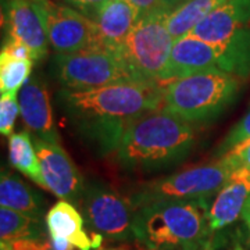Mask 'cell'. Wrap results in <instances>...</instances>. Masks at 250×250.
<instances>
[{
    "instance_id": "obj_1",
    "label": "cell",
    "mask_w": 250,
    "mask_h": 250,
    "mask_svg": "<svg viewBox=\"0 0 250 250\" xmlns=\"http://www.w3.org/2000/svg\"><path fill=\"white\" fill-rule=\"evenodd\" d=\"M164 85L141 81L117 82L89 90L62 89L57 102L85 142L96 152L117 150L136 118L160 108Z\"/></svg>"
},
{
    "instance_id": "obj_2",
    "label": "cell",
    "mask_w": 250,
    "mask_h": 250,
    "mask_svg": "<svg viewBox=\"0 0 250 250\" xmlns=\"http://www.w3.org/2000/svg\"><path fill=\"white\" fill-rule=\"evenodd\" d=\"M195 143L193 125L160 107L128 126L117 147V159L128 170H164L185 160Z\"/></svg>"
},
{
    "instance_id": "obj_3",
    "label": "cell",
    "mask_w": 250,
    "mask_h": 250,
    "mask_svg": "<svg viewBox=\"0 0 250 250\" xmlns=\"http://www.w3.org/2000/svg\"><path fill=\"white\" fill-rule=\"evenodd\" d=\"M211 202L157 199L136 205L135 241L145 250H199L211 239Z\"/></svg>"
},
{
    "instance_id": "obj_4",
    "label": "cell",
    "mask_w": 250,
    "mask_h": 250,
    "mask_svg": "<svg viewBox=\"0 0 250 250\" xmlns=\"http://www.w3.org/2000/svg\"><path fill=\"white\" fill-rule=\"evenodd\" d=\"M241 86V77L218 68L195 72L164 86L163 108L189 124H206L232 106Z\"/></svg>"
},
{
    "instance_id": "obj_5",
    "label": "cell",
    "mask_w": 250,
    "mask_h": 250,
    "mask_svg": "<svg viewBox=\"0 0 250 250\" xmlns=\"http://www.w3.org/2000/svg\"><path fill=\"white\" fill-rule=\"evenodd\" d=\"M171 10H160L139 18L125 41L121 56L136 81L164 85L174 38L167 28Z\"/></svg>"
},
{
    "instance_id": "obj_6",
    "label": "cell",
    "mask_w": 250,
    "mask_h": 250,
    "mask_svg": "<svg viewBox=\"0 0 250 250\" xmlns=\"http://www.w3.org/2000/svg\"><path fill=\"white\" fill-rule=\"evenodd\" d=\"M56 74L65 89L71 90L98 89L136 81L121 54L98 45L71 54H57Z\"/></svg>"
},
{
    "instance_id": "obj_7",
    "label": "cell",
    "mask_w": 250,
    "mask_h": 250,
    "mask_svg": "<svg viewBox=\"0 0 250 250\" xmlns=\"http://www.w3.org/2000/svg\"><path fill=\"white\" fill-rule=\"evenodd\" d=\"M232 172L233 170L227 161L218 159L211 164L188 168L167 178L146 184L132 200L135 206L157 199L210 202V199L225 185Z\"/></svg>"
},
{
    "instance_id": "obj_8",
    "label": "cell",
    "mask_w": 250,
    "mask_h": 250,
    "mask_svg": "<svg viewBox=\"0 0 250 250\" xmlns=\"http://www.w3.org/2000/svg\"><path fill=\"white\" fill-rule=\"evenodd\" d=\"M90 233L111 242L135 241L134 221L136 206L132 199L99 184L85 188L80 205Z\"/></svg>"
},
{
    "instance_id": "obj_9",
    "label": "cell",
    "mask_w": 250,
    "mask_h": 250,
    "mask_svg": "<svg viewBox=\"0 0 250 250\" xmlns=\"http://www.w3.org/2000/svg\"><path fill=\"white\" fill-rule=\"evenodd\" d=\"M43 22L49 43L57 54H71L98 45L93 20L52 0H31Z\"/></svg>"
},
{
    "instance_id": "obj_10",
    "label": "cell",
    "mask_w": 250,
    "mask_h": 250,
    "mask_svg": "<svg viewBox=\"0 0 250 250\" xmlns=\"http://www.w3.org/2000/svg\"><path fill=\"white\" fill-rule=\"evenodd\" d=\"M34 145L46 189H49L62 200L71 202L72 205H80L85 190L83 181L67 152L59 142H50L41 138L34 139Z\"/></svg>"
},
{
    "instance_id": "obj_11",
    "label": "cell",
    "mask_w": 250,
    "mask_h": 250,
    "mask_svg": "<svg viewBox=\"0 0 250 250\" xmlns=\"http://www.w3.org/2000/svg\"><path fill=\"white\" fill-rule=\"evenodd\" d=\"M214 46L250 41V0H227L190 32Z\"/></svg>"
},
{
    "instance_id": "obj_12",
    "label": "cell",
    "mask_w": 250,
    "mask_h": 250,
    "mask_svg": "<svg viewBox=\"0 0 250 250\" xmlns=\"http://www.w3.org/2000/svg\"><path fill=\"white\" fill-rule=\"evenodd\" d=\"M224 54L218 46L210 45L197 36L188 34L174 42L167 82L210 68L224 71Z\"/></svg>"
},
{
    "instance_id": "obj_13",
    "label": "cell",
    "mask_w": 250,
    "mask_h": 250,
    "mask_svg": "<svg viewBox=\"0 0 250 250\" xmlns=\"http://www.w3.org/2000/svg\"><path fill=\"white\" fill-rule=\"evenodd\" d=\"M45 225L50 239H62L77 250H98L104 239L102 235L86 232L82 213L67 200H60L47 210Z\"/></svg>"
},
{
    "instance_id": "obj_14",
    "label": "cell",
    "mask_w": 250,
    "mask_h": 250,
    "mask_svg": "<svg viewBox=\"0 0 250 250\" xmlns=\"http://www.w3.org/2000/svg\"><path fill=\"white\" fill-rule=\"evenodd\" d=\"M18 102L22 121L25 123L28 129L38 135V138L41 139L59 142L50 98L45 82L38 75L31 77L21 88Z\"/></svg>"
},
{
    "instance_id": "obj_15",
    "label": "cell",
    "mask_w": 250,
    "mask_h": 250,
    "mask_svg": "<svg viewBox=\"0 0 250 250\" xmlns=\"http://www.w3.org/2000/svg\"><path fill=\"white\" fill-rule=\"evenodd\" d=\"M7 25L10 38L27 46L34 60H42L47 54L49 39L31 0H7Z\"/></svg>"
},
{
    "instance_id": "obj_16",
    "label": "cell",
    "mask_w": 250,
    "mask_h": 250,
    "mask_svg": "<svg viewBox=\"0 0 250 250\" xmlns=\"http://www.w3.org/2000/svg\"><path fill=\"white\" fill-rule=\"evenodd\" d=\"M250 197V171L236 170L214 196L208 208V225L211 233L232 225L243 213Z\"/></svg>"
},
{
    "instance_id": "obj_17",
    "label": "cell",
    "mask_w": 250,
    "mask_h": 250,
    "mask_svg": "<svg viewBox=\"0 0 250 250\" xmlns=\"http://www.w3.org/2000/svg\"><path fill=\"white\" fill-rule=\"evenodd\" d=\"M139 18V11L128 0H110L93 20L98 32V46L121 54L125 41Z\"/></svg>"
},
{
    "instance_id": "obj_18",
    "label": "cell",
    "mask_w": 250,
    "mask_h": 250,
    "mask_svg": "<svg viewBox=\"0 0 250 250\" xmlns=\"http://www.w3.org/2000/svg\"><path fill=\"white\" fill-rule=\"evenodd\" d=\"M0 207L13 208L42 220L45 214V202L34 189L27 187L21 179L1 172L0 178Z\"/></svg>"
},
{
    "instance_id": "obj_19",
    "label": "cell",
    "mask_w": 250,
    "mask_h": 250,
    "mask_svg": "<svg viewBox=\"0 0 250 250\" xmlns=\"http://www.w3.org/2000/svg\"><path fill=\"white\" fill-rule=\"evenodd\" d=\"M227 0H185L168 13L167 28L174 41L190 34L208 14Z\"/></svg>"
},
{
    "instance_id": "obj_20",
    "label": "cell",
    "mask_w": 250,
    "mask_h": 250,
    "mask_svg": "<svg viewBox=\"0 0 250 250\" xmlns=\"http://www.w3.org/2000/svg\"><path fill=\"white\" fill-rule=\"evenodd\" d=\"M9 161L14 168H17L25 177L32 179L36 185L46 189L45 179L41 171V164L36 154L35 145L28 131L16 132L10 136Z\"/></svg>"
},
{
    "instance_id": "obj_21",
    "label": "cell",
    "mask_w": 250,
    "mask_h": 250,
    "mask_svg": "<svg viewBox=\"0 0 250 250\" xmlns=\"http://www.w3.org/2000/svg\"><path fill=\"white\" fill-rule=\"evenodd\" d=\"M45 227L42 220L16 211L13 208L0 207V239L13 242L20 239H43Z\"/></svg>"
},
{
    "instance_id": "obj_22",
    "label": "cell",
    "mask_w": 250,
    "mask_h": 250,
    "mask_svg": "<svg viewBox=\"0 0 250 250\" xmlns=\"http://www.w3.org/2000/svg\"><path fill=\"white\" fill-rule=\"evenodd\" d=\"M32 70V60H13L0 57V90L17 93L27 83Z\"/></svg>"
},
{
    "instance_id": "obj_23",
    "label": "cell",
    "mask_w": 250,
    "mask_h": 250,
    "mask_svg": "<svg viewBox=\"0 0 250 250\" xmlns=\"http://www.w3.org/2000/svg\"><path fill=\"white\" fill-rule=\"evenodd\" d=\"M17 93H1L0 98V132L3 136H11L16 118L20 114Z\"/></svg>"
},
{
    "instance_id": "obj_24",
    "label": "cell",
    "mask_w": 250,
    "mask_h": 250,
    "mask_svg": "<svg viewBox=\"0 0 250 250\" xmlns=\"http://www.w3.org/2000/svg\"><path fill=\"white\" fill-rule=\"evenodd\" d=\"M250 139V110L243 116L241 121L233 126L232 129L228 132V135L224 138V141L220 145V147L215 152V157L221 159L233 147L238 145L246 142Z\"/></svg>"
},
{
    "instance_id": "obj_25",
    "label": "cell",
    "mask_w": 250,
    "mask_h": 250,
    "mask_svg": "<svg viewBox=\"0 0 250 250\" xmlns=\"http://www.w3.org/2000/svg\"><path fill=\"white\" fill-rule=\"evenodd\" d=\"M221 159L228 163L233 171L248 170L250 171V139L238 145L232 150L227 153Z\"/></svg>"
},
{
    "instance_id": "obj_26",
    "label": "cell",
    "mask_w": 250,
    "mask_h": 250,
    "mask_svg": "<svg viewBox=\"0 0 250 250\" xmlns=\"http://www.w3.org/2000/svg\"><path fill=\"white\" fill-rule=\"evenodd\" d=\"M0 57H7L13 60H34L32 52L27 46L13 38H9V41L3 45Z\"/></svg>"
},
{
    "instance_id": "obj_27",
    "label": "cell",
    "mask_w": 250,
    "mask_h": 250,
    "mask_svg": "<svg viewBox=\"0 0 250 250\" xmlns=\"http://www.w3.org/2000/svg\"><path fill=\"white\" fill-rule=\"evenodd\" d=\"M67 1L74 9L81 11L83 16H86L90 20H95L110 0H67Z\"/></svg>"
},
{
    "instance_id": "obj_28",
    "label": "cell",
    "mask_w": 250,
    "mask_h": 250,
    "mask_svg": "<svg viewBox=\"0 0 250 250\" xmlns=\"http://www.w3.org/2000/svg\"><path fill=\"white\" fill-rule=\"evenodd\" d=\"M0 248L6 250H50V242L43 239H20L13 242H1Z\"/></svg>"
},
{
    "instance_id": "obj_29",
    "label": "cell",
    "mask_w": 250,
    "mask_h": 250,
    "mask_svg": "<svg viewBox=\"0 0 250 250\" xmlns=\"http://www.w3.org/2000/svg\"><path fill=\"white\" fill-rule=\"evenodd\" d=\"M128 1L139 11L141 17L149 16L160 10H170L166 6L164 0H128Z\"/></svg>"
},
{
    "instance_id": "obj_30",
    "label": "cell",
    "mask_w": 250,
    "mask_h": 250,
    "mask_svg": "<svg viewBox=\"0 0 250 250\" xmlns=\"http://www.w3.org/2000/svg\"><path fill=\"white\" fill-rule=\"evenodd\" d=\"M242 218H243V221H245V224H246V227H248V229H249L250 232V197L248 199L246 205H245L243 213H242Z\"/></svg>"
},
{
    "instance_id": "obj_31",
    "label": "cell",
    "mask_w": 250,
    "mask_h": 250,
    "mask_svg": "<svg viewBox=\"0 0 250 250\" xmlns=\"http://www.w3.org/2000/svg\"><path fill=\"white\" fill-rule=\"evenodd\" d=\"M182 1H185V0H164V3H166V6L168 7L170 10H172V7L175 9L177 6H179Z\"/></svg>"
},
{
    "instance_id": "obj_32",
    "label": "cell",
    "mask_w": 250,
    "mask_h": 250,
    "mask_svg": "<svg viewBox=\"0 0 250 250\" xmlns=\"http://www.w3.org/2000/svg\"><path fill=\"white\" fill-rule=\"evenodd\" d=\"M199 250H214V242H213V239H210L202 249Z\"/></svg>"
},
{
    "instance_id": "obj_33",
    "label": "cell",
    "mask_w": 250,
    "mask_h": 250,
    "mask_svg": "<svg viewBox=\"0 0 250 250\" xmlns=\"http://www.w3.org/2000/svg\"><path fill=\"white\" fill-rule=\"evenodd\" d=\"M110 250H139V249H129V248H117V249H110ZM145 250V249H143Z\"/></svg>"
},
{
    "instance_id": "obj_34",
    "label": "cell",
    "mask_w": 250,
    "mask_h": 250,
    "mask_svg": "<svg viewBox=\"0 0 250 250\" xmlns=\"http://www.w3.org/2000/svg\"><path fill=\"white\" fill-rule=\"evenodd\" d=\"M233 250H245V249H243V248H241V246H236V248H235Z\"/></svg>"
},
{
    "instance_id": "obj_35",
    "label": "cell",
    "mask_w": 250,
    "mask_h": 250,
    "mask_svg": "<svg viewBox=\"0 0 250 250\" xmlns=\"http://www.w3.org/2000/svg\"><path fill=\"white\" fill-rule=\"evenodd\" d=\"M0 250H6V249H4V248H0Z\"/></svg>"
}]
</instances>
